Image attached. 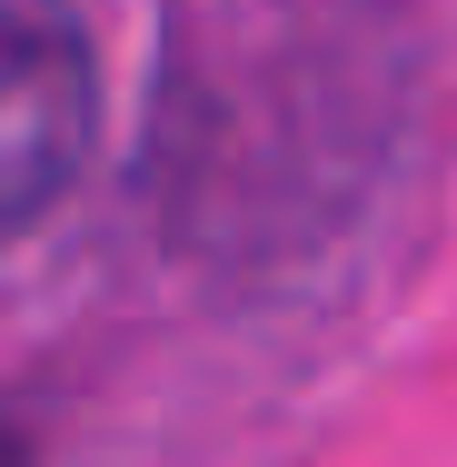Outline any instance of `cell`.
<instances>
[{
  "instance_id": "cell-1",
  "label": "cell",
  "mask_w": 457,
  "mask_h": 467,
  "mask_svg": "<svg viewBox=\"0 0 457 467\" xmlns=\"http://www.w3.org/2000/svg\"><path fill=\"white\" fill-rule=\"evenodd\" d=\"M99 150V50L80 0H0V249L30 239Z\"/></svg>"
}]
</instances>
